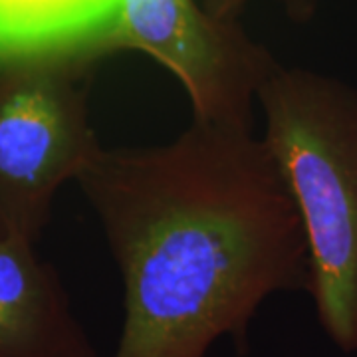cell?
<instances>
[{
    "instance_id": "6",
    "label": "cell",
    "mask_w": 357,
    "mask_h": 357,
    "mask_svg": "<svg viewBox=\"0 0 357 357\" xmlns=\"http://www.w3.org/2000/svg\"><path fill=\"white\" fill-rule=\"evenodd\" d=\"M115 10L117 0H0V58L76 50L100 56Z\"/></svg>"
},
{
    "instance_id": "5",
    "label": "cell",
    "mask_w": 357,
    "mask_h": 357,
    "mask_svg": "<svg viewBox=\"0 0 357 357\" xmlns=\"http://www.w3.org/2000/svg\"><path fill=\"white\" fill-rule=\"evenodd\" d=\"M0 357H102L58 270L24 241H0Z\"/></svg>"
},
{
    "instance_id": "1",
    "label": "cell",
    "mask_w": 357,
    "mask_h": 357,
    "mask_svg": "<svg viewBox=\"0 0 357 357\" xmlns=\"http://www.w3.org/2000/svg\"><path fill=\"white\" fill-rule=\"evenodd\" d=\"M123 282L112 357L246 349L268 296L310 292L302 218L250 128L192 121L157 147H102L76 178Z\"/></svg>"
},
{
    "instance_id": "4",
    "label": "cell",
    "mask_w": 357,
    "mask_h": 357,
    "mask_svg": "<svg viewBox=\"0 0 357 357\" xmlns=\"http://www.w3.org/2000/svg\"><path fill=\"white\" fill-rule=\"evenodd\" d=\"M137 50L165 66L187 91L192 121L250 128L252 102L278 62L236 20L197 0H117L98 54Z\"/></svg>"
},
{
    "instance_id": "2",
    "label": "cell",
    "mask_w": 357,
    "mask_h": 357,
    "mask_svg": "<svg viewBox=\"0 0 357 357\" xmlns=\"http://www.w3.org/2000/svg\"><path fill=\"white\" fill-rule=\"evenodd\" d=\"M268 151L302 218L326 335L357 351V89L276 62L258 89Z\"/></svg>"
},
{
    "instance_id": "3",
    "label": "cell",
    "mask_w": 357,
    "mask_h": 357,
    "mask_svg": "<svg viewBox=\"0 0 357 357\" xmlns=\"http://www.w3.org/2000/svg\"><path fill=\"white\" fill-rule=\"evenodd\" d=\"M89 50L8 58L0 66V241L36 244L58 191L103 145L89 123Z\"/></svg>"
},
{
    "instance_id": "7",
    "label": "cell",
    "mask_w": 357,
    "mask_h": 357,
    "mask_svg": "<svg viewBox=\"0 0 357 357\" xmlns=\"http://www.w3.org/2000/svg\"><path fill=\"white\" fill-rule=\"evenodd\" d=\"M250 0H206L203 6L217 18L225 20H236L238 14L243 13V8ZM282 6L286 8V13L292 16L298 22H306L310 20L316 8H318V0H280Z\"/></svg>"
},
{
    "instance_id": "8",
    "label": "cell",
    "mask_w": 357,
    "mask_h": 357,
    "mask_svg": "<svg viewBox=\"0 0 357 357\" xmlns=\"http://www.w3.org/2000/svg\"><path fill=\"white\" fill-rule=\"evenodd\" d=\"M4 62H6V60H4V58H0V66L4 64Z\"/></svg>"
}]
</instances>
